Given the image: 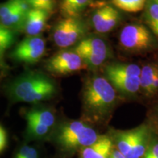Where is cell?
<instances>
[{
    "label": "cell",
    "instance_id": "7",
    "mask_svg": "<svg viewBox=\"0 0 158 158\" xmlns=\"http://www.w3.org/2000/svg\"><path fill=\"white\" fill-rule=\"evenodd\" d=\"M26 15L15 8L13 0L0 4V23L12 31L23 29Z\"/></svg>",
    "mask_w": 158,
    "mask_h": 158
},
{
    "label": "cell",
    "instance_id": "5",
    "mask_svg": "<svg viewBox=\"0 0 158 158\" xmlns=\"http://www.w3.org/2000/svg\"><path fill=\"white\" fill-rule=\"evenodd\" d=\"M120 44L124 49L141 51L152 45V38L148 29L141 24H130L124 27L119 37Z\"/></svg>",
    "mask_w": 158,
    "mask_h": 158
},
{
    "label": "cell",
    "instance_id": "28",
    "mask_svg": "<svg viewBox=\"0 0 158 158\" xmlns=\"http://www.w3.org/2000/svg\"><path fill=\"white\" fill-rule=\"evenodd\" d=\"M30 147L28 145H24L21 147V149L19 150V152L16 153L14 158H27V155L30 150Z\"/></svg>",
    "mask_w": 158,
    "mask_h": 158
},
{
    "label": "cell",
    "instance_id": "22",
    "mask_svg": "<svg viewBox=\"0 0 158 158\" xmlns=\"http://www.w3.org/2000/svg\"><path fill=\"white\" fill-rule=\"evenodd\" d=\"M114 5L118 8L129 13H136L143 9L146 0H113Z\"/></svg>",
    "mask_w": 158,
    "mask_h": 158
},
{
    "label": "cell",
    "instance_id": "10",
    "mask_svg": "<svg viewBox=\"0 0 158 158\" xmlns=\"http://www.w3.org/2000/svg\"><path fill=\"white\" fill-rule=\"evenodd\" d=\"M74 51L78 55L92 54L105 57H108V54L106 43L97 37H89L81 40L75 48Z\"/></svg>",
    "mask_w": 158,
    "mask_h": 158
},
{
    "label": "cell",
    "instance_id": "30",
    "mask_svg": "<svg viewBox=\"0 0 158 158\" xmlns=\"http://www.w3.org/2000/svg\"><path fill=\"white\" fill-rule=\"evenodd\" d=\"M109 158H124V156L118 149H112Z\"/></svg>",
    "mask_w": 158,
    "mask_h": 158
},
{
    "label": "cell",
    "instance_id": "1",
    "mask_svg": "<svg viewBox=\"0 0 158 158\" xmlns=\"http://www.w3.org/2000/svg\"><path fill=\"white\" fill-rule=\"evenodd\" d=\"M6 92L13 102L37 103L53 98L56 86L48 76L29 71L11 81L6 86Z\"/></svg>",
    "mask_w": 158,
    "mask_h": 158
},
{
    "label": "cell",
    "instance_id": "23",
    "mask_svg": "<svg viewBox=\"0 0 158 158\" xmlns=\"http://www.w3.org/2000/svg\"><path fill=\"white\" fill-rule=\"evenodd\" d=\"M15 31L6 28L0 23V55L9 48L15 42Z\"/></svg>",
    "mask_w": 158,
    "mask_h": 158
},
{
    "label": "cell",
    "instance_id": "13",
    "mask_svg": "<svg viewBox=\"0 0 158 158\" xmlns=\"http://www.w3.org/2000/svg\"><path fill=\"white\" fill-rule=\"evenodd\" d=\"M149 146V131L147 125L139 126L134 129L131 151L125 158H142Z\"/></svg>",
    "mask_w": 158,
    "mask_h": 158
},
{
    "label": "cell",
    "instance_id": "9",
    "mask_svg": "<svg viewBox=\"0 0 158 158\" xmlns=\"http://www.w3.org/2000/svg\"><path fill=\"white\" fill-rule=\"evenodd\" d=\"M49 13L37 9H31L26 15L23 30L27 37L39 36L46 26Z\"/></svg>",
    "mask_w": 158,
    "mask_h": 158
},
{
    "label": "cell",
    "instance_id": "15",
    "mask_svg": "<svg viewBox=\"0 0 158 158\" xmlns=\"http://www.w3.org/2000/svg\"><path fill=\"white\" fill-rule=\"evenodd\" d=\"M106 76H116L121 77H138L141 74V68L134 64L115 63L106 66L105 68Z\"/></svg>",
    "mask_w": 158,
    "mask_h": 158
},
{
    "label": "cell",
    "instance_id": "19",
    "mask_svg": "<svg viewBox=\"0 0 158 158\" xmlns=\"http://www.w3.org/2000/svg\"><path fill=\"white\" fill-rule=\"evenodd\" d=\"M133 136L134 129L128 131L119 132L116 135V146L118 151L124 156V158L129 155L131 151Z\"/></svg>",
    "mask_w": 158,
    "mask_h": 158
},
{
    "label": "cell",
    "instance_id": "27",
    "mask_svg": "<svg viewBox=\"0 0 158 158\" xmlns=\"http://www.w3.org/2000/svg\"><path fill=\"white\" fill-rule=\"evenodd\" d=\"M7 144V134L4 128L0 125V152L5 149Z\"/></svg>",
    "mask_w": 158,
    "mask_h": 158
},
{
    "label": "cell",
    "instance_id": "31",
    "mask_svg": "<svg viewBox=\"0 0 158 158\" xmlns=\"http://www.w3.org/2000/svg\"><path fill=\"white\" fill-rule=\"evenodd\" d=\"M27 158H38V153L35 148L31 147Z\"/></svg>",
    "mask_w": 158,
    "mask_h": 158
},
{
    "label": "cell",
    "instance_id": "14",
    "mask_svg": "<svg viewBox=\"0 0 158 158\" xmlns=\"http://www.w3.org/2000/svg\"><path fill=\"white\" fill-rule=\"evenodd\" d=\"M106 77L113 87L124 94H135L140 89V76L121 77L107 76Z\"/></svg>",
    "mask_w": 158,
    "mask_h": 158
},
{
    "label": "cell",
    "instance_id": "3",
    "mask_svg": "<svg viewBox=\"0 0 158 158\" xmlns=\"http://www.w3.org/2000/svg\"><path fill=\"white\" fill-rule=\"evenodd\" d=\"M86 27L78 17H66L59 21L53 31V39L59 48H68L83 39Z\"/></svg>",
    "mask_w": 158,
    "mask_h": 158
},
{
    "label": "cell",
    "instance_id": "32",
    "mask_svg": "<svg viewBox=\"0 0 158 158\" xmlns=\"http://www.w3.org/2000/svg\"><path fill=\"white\" fill-rule=\"evenodd\" d=\"M6 64H5V62L3 60V56L0 55V69L2 68H5Z\"/></svg>",
    "mask_w": 158,
    "mask_h": 158
},
{
    "label": "cell",
    "instance_id": "33",
    "mask_svg": "<svg viewBox=\"0 0 158 158\" xmlns=\"http://www.w3.org/2000/svg\"><path fill=\"white\" fill-rule=\"evenodd\" d=\"M154 1H155V2H157V3L158 4V0H154Z\"/></svg>",
    "mask_w": 158,
    "mask_h": 158
},
{
    "label": "cell",
    "instance_id": "11",
    "mask_svg": "<svg viewBox=\"0 0 158 158\" xmlns=\"http://www.w3.org/2000/svg\"><path fill=\"white\" fill-rule=\"evenodd\" d=\"M99 136L96 131L89 126H85L73 137L63 142L60 146L67 150H73L78 148L89 147L98 140Z\"/></svg>",
    "mask_w": 158,
    "mask_h": 158
},
{
    "label": "cell",
    "instance_id": "29",
    "mask_svg": "<svg viewBox=\"0 0 158 158\" xmlns=\"http://www.w3.org/2000/svg\"><path fill=\"white\" fill-rule=\"evenodd\" d=\"M151 89H152V94H154L158 90V72L156 73L155 78L153 79Z\"/></svg>",
    "mask_w": 158,
    "mask_h": 158
},
{
    "label": "cell",
    "instance_id": "8",
    "mask_svg": "<svg viewBox=\"0 0 158 158\" xmlns=\"http://www.w3.org/2000/svg\"><path fill=\"white\" fill-rule=\"evenodd\" d=\"M119 13L110 6H105L98 9L92 16V23L97 31L108 32L112 30L119 21Z\"/></svg>",
    "mask_w": 158,
    "mask_h": 158
},
{
    "label": "cell",
    "instance_id": "25",
    "mask_svg": "<svg viewBox=\"0 0 158 158\" xmlns=\"http://www.w3.org/2000/svg\"><path fill=\"white\" fill-rule=\"evenodd\" d=\"M14 5L18 10L27 15L31 9V6L26 0H13Z\"/></svg>",
    "mask_w": 158,
    "mask_h": 158
},
{
    "label": "cell",
    "instance_id": "18",
    "mask_svg": "<svg viewBox=\"0 0 158 158\" xmlns=\"http://www.w3.org/2000/svg\"><path fill=\"white\" fill-rule=\"evenodd\" d=\"M91 0H62L61 8L66 17H77Z\"/></svg>",
    "mask_w": 158,
    "mask_h": 158
},
{
    "label": "cell",
    "instance_id": "6",
    "mask_svg": "<svg viewBox=\"0 0 158 158\" xmlns=\"http://www.w3.org/2000/svg\"><path fill=\"white\" fill-rule=\"evenodd\" d=\"M86 68V65L75 51H59L46 62V70L56 75H67Z\"/></svg>",
    "mask_w": 158,
    "mask_h": 158
},
{
    "label": "cell",
    "instance_id": "2",
    "mask_svg": "<svg viewBox=\"0 0 158 158\" xmlns=\"http://www.w3.org/2000/svg\"><path fill=\"white\" fill-rule=\"evenodd\" d=\"M114 88L106 78L92 76L86 81L83 90V104L89 117L100 120L106 117L116 101Z\"/></svg>",
    "mask_w": 158,
    "mask_h": 158
},
{
    "label": "cell",
    "instance_id": "17",
    "mask_svg": "<svg viewBox=\"0 0 158 158\" xmlns=\"http://www.w3.org/2000/svg\"><path fill=\"white\" fill-rule=\"evenodd\" d=\"M158 72V67L156 65L148 64L144 66L140 74V88L148 95L152 94V84L155 75Z\"/></svg>",
    "mask_w": 158,
    "mask_h": 158
},
{
    "label": "cell",
    "instance_id": "24",
    "mask_svg": "<svg viewBox=\"0 0 158 158\" xmlns=\"http://www.w3.org/2000/svg\"><path fill=\"white\" fill-rule=\"evenodd\" d=\"M32 9L41 10L50 13L55 7L54 0H26Z\"/></svg>",
    "mask_w": 158,
    "mask_h": 158
},
{
    "label": "cell",
    "instance_id": "12",
    "mask_svg": "<svg viewBox=\"0 0 158 158\" xmlns=\"http://www.w3.org/2000/svg\"><path fill=\"white\" fill-rule=\"evenodd\" d=\"M113 143L106 135L99 136L98 140L89 147L81 149L82 158H109Z\"/></svg>",
    "mask_w": 158,
    "mask_h": 158
},
{
    "label": "cell",
    "instance_id": "21",
    "mask_svg": "<svg viewBox=\"0 0 158 158\" xmlns=\"http://www.w3.org/2000/svg\"><path fill=\"white\" fill-rule=\"evenodd\" d=\"M145 16L149 27L158 36V4L154 0L148 1Z\"/></svg>",
    "mask_w": 158,
    "mask_h": 158
},
{
    "label": "cell",
    "instance_id": "20",
    "mask_svg": "<svg viewBox=\"0 0 158 158\" xmlns=\"http://www.w3.org/2000/svg\"><path fill=\"white\" fill-rule=\"evenodd\" d=\"M25 118L27 123V133L29 137L34 138H43L48 133L49 130H51V128L40 123L36 120L28 117Z\"/></svg>",
    "mask_w": 158,
    "mask_h": 158
},
{
    "label": "cell",
    "instance_id": "16",
    "mask_svg": "<svg viewBox=\"0 0 158 158\" xmlns=\"http://www.w3.org/2000/svg\"><path fill=\"white\" fill-rule=\"evenodd\" d=\"M25 117L31 118L40 123L44 124L49 128L53 127L55 123V116L54 113L48 108H35L29 110L25 114Z\"/></svg>",
    "mask_w": 158,
    "mask_h": 158
},
{
    "label": "cell",
    "instance_id": "26",
    "mask_svg": "<svg viewBox=\"0 0 158 158\" xmlns=\"http://www.w3.org/2000/svg\"><path fill=\"white\" fill-rule=\"evenodd\" d=\"M142 158H158V142L149 143L147 152Z\"/></svg>",
    "mask_w": 158,
    "mask_h": 158
},
{
    "label": "cell",
    "instance_id": "4",
    "mask_svg": "<svg viewBox=\"0 0 158 158\" xmlns=\"http://www.w3.org/2000/svg\"><path fill=\"white\" fill-rule=\"evenodd\" d=\"M45 52V40L40 36L27 37L13 49L10 57L25 64H33L40 59Z\"/></svg>",
    "mask_w": 158,
    "mask_h": 158
}]
</instances>
